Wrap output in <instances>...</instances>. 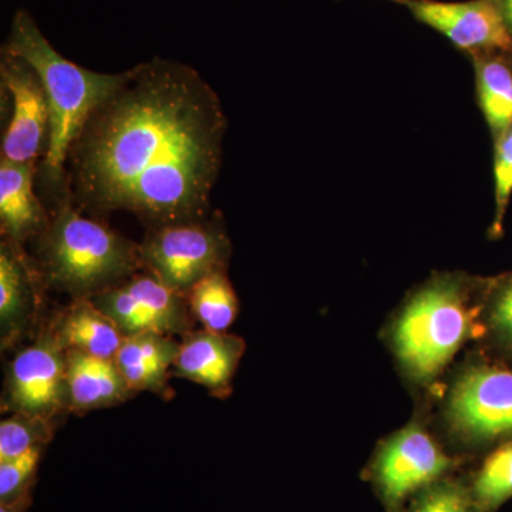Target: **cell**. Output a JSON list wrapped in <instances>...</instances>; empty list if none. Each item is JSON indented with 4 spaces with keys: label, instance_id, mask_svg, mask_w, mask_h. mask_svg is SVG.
<instances>
[{
    "label": "cell",
    "instance_id": "6da1fadb",
    "mask_svg": "<svg viewBox=\"0 0 512 512\" xmlns=\"http://www.w3.org/2000/svg\"><path fill=\"white\" fill-rule=\"evenodd\" d=\"M228 119L211 84L154 57L123 72L70 148L66 198L151 229L202 220L222 170Z\"/></svg>",
    "mask_w": 512,
    "mask_h": 512
},
{
    "label": "cell",
    "instance_id": "7a4b0ae2",
    "mask_svg": "<svg viewBox=\"0 0 512 512\" xmlns=\"http://www.w3.org/2000/svg\"><path fill=\"white\" fill-rule=\"evenodd\" d=\"M6 50L39 74L50 106L49 140L39 168L43 194L60 204L66 198V165L74 140L94 110L119 86L123 73H97L60 55L28 10L19 9L10 26Z\"/></svg>",
    "mask_w": 512,
    "mask_h": 512
},
{
    "label": "cell",
    "instance_id": "3957f363",
    "mask_svg": "<svg viewBox=\"0 0 512 512\" xmlns=\"http://www.w3.org/2000/svg\"><path fill=\"white\" fill-rule=\"evenodd\" d=\"M36 239L43 285L73 299L93 298L144 269L140 245L86 217L69 198L57 205Z\"/></svg>",
    "mask_w": 512,
    "mask_h": 512
},
{
    "label": "cell",
    "instance_id": "277c9868",
    "mask_svg": "<svg viewBox=\"0 0 512 512\" xmlns=\"http://www.w3.org/2000/svg\"><path fill=\"white\" fill-rule=\"evenodd\" d=\"M490 278L466 274L433 276L417 289L396 326L393 342L402 365L414 379H434L478 330Z\"/></svg>",
    "mask_w": 512,
    "mask_h": 512
},
{
    "label": "cell",
    "instance_id": "5b68a950",
    "mask_svg": "<svg viewBox=\"0 0 512 512\" xmlns=\"http://www.w3.org/2000/svg\"><path fill=\"white\" fill-rule=\"evenodd\" d=\"M140 251L144 269L185 295L205 276L227 269L232 245L221 222L210 215L150 229Z\"/></svg>",
    "mask_w": 512,
    "mask_h": 512
},
{
    "label": "cell",
    "instance_id": "8992f818",
    "mask_svg": "<svg viewBox=\"0 0 512 512\" xmlns=\"http://www.w3.org/2000/svg\"><path fill=\"white\" fill-rule=\"evenodd\" d=\"M453 429L474 446L512 439V365L478 363L454 384L447 406Z\"/></svg>",
    "mask_w": 512,
    "mask_h": 512
},
{
    "label": "cell",
    "instance_id": "52a82bcc",
    "mask_svg": "<svg viewBox=\"0 0 512 512\" xmlns=\"http://www.w3.org/2000/svg\"><path fill=\"white\" fill-rule=\"evenodd\" d=\"M67 353L52 330L20 349L6 369L2 410L57 420L69 412Z\"/></svg>",
    "mask_w": 512,
    "mask_h": 512
},
{
    "label": "cell",
    "instance_id": "ba28073f",
    "mask_svg": "<svg viewBox=\"0 0 512 512\" xmlns=\"http://www.w3.org/2000/svg\"><path fill=\"white\" fill-rule=\"evenodd\" d=\"M453 458L419 424L390 437L373 461L372 481L383 504L402 512L406 501L424 488L447 477Z\"/></svg>",
    "mask_w": 512,
    "mask_h": 512
},
{
    "label": "cell",
    "instance_id": "9c48e42d",
    "mask_svg": "<svg viewBox=\"0 0 512 512\" xmlns=\"http://www.w3.org/2000/svg\"><path fill=\"white\" fill-rule=\"evenodd\" d=\"M2 89L10 100L2 157L13 163H37L49 140L50 106L45 86L30 64L5 47L0 57Z\"/></svg>",
    "mask_w": 512,
    "mask_h": 512
},
{
    "label": "cell",
    "instance_id": "30bf717a",
    "mask_svg": "<svg viewBox=\"0 0 512 512\" xmlns=\"http://www.w3.org/2000/svg\"><path fill=\"white\" fill-rule=\"evenodd\" d=\"M402 6L467 56L512 52V33L495 0H403Z\"/></svg>",
    "mask_w": 512,
    "mask_h": 512
},
{
    "label": "cell",
    "instance_id": "8fae6325",
    "mask_svg": "<svg viewBox=\"0 0 512 512\" xmlns=\"http://www.w3.org/2000/svg\"><path fill=\"white\" fill-rule=\"evenodd\" d=\"M43 281L20 245L0 242V343L10 349L35 325Z\"/></svg>",
    "mask_w": 512,
    "mask_h": 512
},
{
    "label": "cell",
    "instance_id": "7c38bea8",
    "mask_svg": "<svg viewBox=\"0 0 512 512\" xmlns=\"http://www.w3.org/2000/svg\"><path fill=\"white\" fill-rule=\"evenodd\" d=\"M245 349V340L228 332L191 330L181 336L173 373L200 384L211 396L225 399L232 393V379Z\"/></svg>",
    "mask_w": 512,
    "mask_h": 512
},
{
    "label": "cell",
    "instance_id": "4fadbf2b",
    "mask_svg": "<svg viewBox=\"0 0 512 512\" xmlns=\"http://www.w3.org/2000/svg\"><path fill=\"white\" fill-rule=\"evenodd\" d=\"M37 163L0 158V229L2 238L23 247L49 224V215L35 192Z\"/></svg>",
    "mask_w": 512,
    "mask_h": 512
},
{
    "label": "cell",
    "instance_id": "5bb4252c",
    "mask_svg": "<svg viewBox=\"0 0 512 512\" xmlns=\"http://www.w3.org/2000/svg\"><path fill=\"white\" fill-rule=\"evenodd\" d=\"M67 353L69 412L89 413L130 400L134 396L114 360L79 352Z\"/></svg>",
    "mask_w": 512,
    "mask_h": 512
},
{
    "label": "cell",
    "instance_id": "9a60e30c",
    "mask_svg": "<svg viewBox=\"0 0 512 512\" xmlns=\"http://www.w3.org/2000/svg\"><path fill=\"white\" fill-rule=\"evenodd\" d=\"M66 352H79L97 359L114 360L124 335L92 299H73L50 325Z\"/></svg>",
    "mask_w": 512,
    "mask_h": 512
},
{
    "label": "cell",
    "instance_id": "2e32d148",
    "mask_svg": "<svg viewBox=\"0 0 512 512\" xmlns=\"http://www.w3.org/2000/svg\"><path fill=\"white\" fill-rule=\"evenodd\" d=\"M468 57L476 74L478 106L494 141L512 126V52Z\"/></svg>",
    "mask_w": 512,
    "mask_h": 512
},
{
    "label": "cell",
    "instance_id": "e0dca14e",
    "mask_svg": "<svg viewBox=\"0 0 512 512\" xmlns=\"http://www.w3.org/2000/svg\"><path fill=\"white\" fill-rule=\"evenodd\" d=\"M138 305L150 316L158 332L184 336L192 330L187 296L163 284L147 269L123 282Z\"/></svg>",
    "mask_w": 512,
    "mask_h": 512
},
{
    "label": "cell",
    "instance_id": "ac0fdd59",
    "mask_svg": "<svg viewBox=\"0 0 512 512\" xmlns=\"http://www.w3.org/2000/svg\"><path fill=\"white\" fill-rule=\"evenodd\" d=\"M192 318L211 332H228L237 319L239 303L227 269L212 272L185 293Z\"/></svg>",
    "mask_w": 512,
    "mask_h": 512
},
{
    "label": "cell",
    "instance_id": "d6986e66",
    "mask_svg": "<svg viewBox=\"0 0 512 512\" xmlns=\"http://www.w3.org/2000/svg\"><path fill=\"white\" fill-rule=\"evenodd\" d=\"M481 318L497 359L512 365V271L490 278Z\"/></svg>",
    "mask_w": 512,
    "mask_h": 512
},
{
    "label": "cell",
    "instance_id": "ffe728a7",
    "mask_svg": "<svg viewBox=\"0 0 512 512\" xmlns=\"http://www.w3.org/2000/svg\"><path fill=\"white\" fill-rule=\"evenodd\" d=\"M481 512H495L512 497V439L490 454L470 483Z\"/></svg>",
    "mask_w": 512,
    "mask_h": 512
},
{
    "label": "cell",
    "instance_id": "44dd1931",
    "mask_svg": "<svg viewBox=\"0 0 512 512\" xmlns=\"http://www.w3.org/2000/svg\"><path fill=\"white\" fill-rule=\"evenodd\" d=\"M56 421L25 413H10L0 423V461L10 460L53 440Z\"/></svg>",
    "mask_w": 512,
    "mask_h": 512
},
{
    "label": "cell",
    "instance_id": "7402d4cb",
    "mask_svg": "<svg viewBox=\"0 0 512 512\" xmlns=\"http://www.w3.org/2000/svg\"><path fill=\"white\" fill-rule=\"evenodd\" d=\"M402 512H481L471 494L470 484L450 476L421 490Z\"/></svg>",
    "mask_w": 512,
    "mask_h": 512
},
{
    "label": "cell",
    "instance_id": "603a6c76",
    "mask_svg": "<svg viewBox=\"0 0 512 512\" xmlns=\"http://www.w3.org/2000/svg\"><path fill=\"white\" fill-rule=\"evenodd\" d=\"M512 197V126L494 140V220L490 237L501 238Z\"/></svg>",
    "mask_w": 512,
    "mask_h": 512
},
{
    "label": "cell",
    "instance_id": "cb8c5ba5",
    "mask_svg": "<svg viewBox=\"0 0 512 512\" xmlns=\"http://www.w3.org/2000/svg\"><path fill=\"white\" fill-rule=\"evenodd\" d=\"M45 447H36L10 460L0 461V504L13 503L32 493Z\"/></svg>",
    "mask_w": 512,
    "mask_h": 512
},
{
    "label": "cell",
    "instance_id": "d4e9b609",
    "mask_svg": "<svg viewBox=\"0 0 512 512\" xmlns=\"http://www.w3.org/2000/svg\"><path fill=\"white\" fill-rule=\"evenodd\" d=\"M30 505H32V493L23 495L13 503L0 504V512H28Z\"/></svg>",
    "mask_w": 512,
    "mask_h": 512
},
{
    "label": "cell",
    "instance_id": "484cf974",
    "mask_svg": "<svg viewBox=\"0 0 512 512\" xmlns=\"http://www.w3.org/2000/svg\"><path fill=\"white\" fill-rule=\"evenodd\" d=\"M495 3L503 13L505 23H507L508 29L512 33V0H495Z\"/></svg>",
    "mask_w": 512,
    "mask_h": 512
},
{
    "label": "cell",
    "instance_id": "4316f807",
    "mask_svg": "<svg viewBox=\"0 0 512 512\" xmlns=\"http://www.w3.org/2000/svg\"><path fill=\"white\" fill-rule=\"evenodd\" d=\"M390 2L397 3V5H403V0H390Z\"/></svg>",
    "mask_w": 512,
    "mask_h": 512
}]
</instances>
